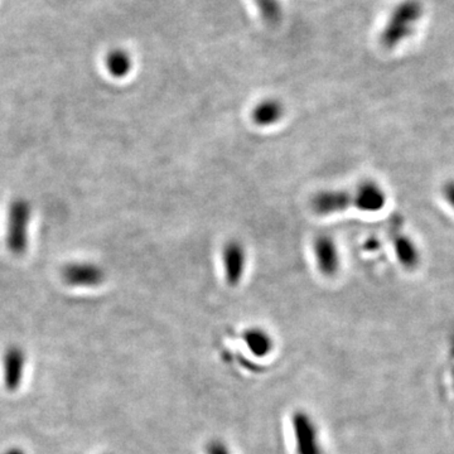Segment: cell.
I'll list each match as a JSON object with an SVG mask.
<instances>
[{"label":"cell","instance_id":"1","mask_svg":"<svg viewBox=\"0 0 454 454\" xmlns=\"http://www.w3.org/2000/svg\"><path fill=\"white\" fill-rule=\"evenodd\" d=\"M386 204V193L372 181L362 182L352 190L322 191L312 198V210L317 215H332L351 207L365 212H377Z\"/></svg>","mask_w":454,"mask_h":454},{"label":"cell","instance_id":"2","mask_svg":"<svg viewBox=\"0 0 454 454\" xmlns=\"http://www.w3.org/2000/svg\"><path fill=\"white\" fill-rule=\"evenodd\" d=\"M423 15L419 0H402L388 17L386 26L380 34V42L385 48H395L414 33L415 24Z\"/></svg>","mask_w":454,"mask_h":454},{"label":"cell","instance_id":"3","mask_svg":"<svg viewBox=\"0 0 454 454\" xmlns=\"http://www.w3.org/2000/svg\"><path fill=\"white\" fill-rule=\"evenodd\" d=\"M32 209L24 198H17L9 206L7 218V246L14 255H23L28 248V229Z\"/></svg>","mask_w":454,"mask_h":454},{"label":"cell","instance_id":"4","mask_svg":"<svg viewBox=\"0 0 454 454\" xmlns=\"http://www.w3.org/2000/svg\"><path fill=\"white\" fill-rule=\"evenodd\" d=\"M292 428L294 433L296 454H323L315 421L304 410H296L292 415Z\"/></svg>","mask_w":454,"mask_h":454},{"label":"cell","instance_id":"5","mask_svg":"<svg viewBox=\"0 0 454 454\" xmlns=\"http://www.w3.org/2000/svg\"><path fill=\"white\" fill-rule=\"evenodd\" d=\"M105 271L98 264L73 262L62 270L65 283L77 288H95L104 283Z\"/></svg>","mask_w":454,"mask_h":454},{"label":"cell","instance_id":"6","mask_svg":"<svg viewBox=\"0 0 454 454\" xmlns=\"http://www.w3.org/2000/svg\"><path fill=\"white\" fill-rule=\"evenodd\" d=\"M27 356L20 346H9L3 356V380L9 393L22 386L26 372Z\"/></svg>","mask_w":454,"mask_h":454},{"label":"cell","instance_id":"7","mask_svg":"<svg viewBox=\"0 0 454 454\" xmlns=\"http://www.w3.org/2000/svg\"><path fill=\"white\" fill-rule=\"evenodd\" d=\"M225 278L230 287H236L244 277L246 268V249L237 240H231L224 246L222 252Z\"/></svg>","mask_w":454,"mask_h":454},{"label":"cell","instance_id":"8","mask_svg":"<svg viewBox=\"0 0 454 454\" xmlns=\"http://www.w3.org/2000/svg\"><path fill=\"white\" fill-rule=\"evenodd\" d=\"M315 257L317 266L324 277L336 275L340 269V252L336 243L329 235H319L315 240Z\"/></svg>","mask_w":454,"mask_h":454},{"label":"cell","instance_id":"9","mask_svg":"<svg viewBox=\"0 0 454 454\" xmlns=\"http://www.w3.org/2000/svg\"><path fill=\"white\" fill-rule=\"evenodd\" d=\"M391 241L395 250L396 257L404 268L415 269L421 263V254L414 241L405 234L394 231L391 234Z\"/></svg>","mask_w":454,"mask_h":454},{"label":"cell","instance_id":"10","mask_svg":"<svg viewBox=\"0 0 454 454\" xmlns=\"http://www.w3.org/2000/svg\"><path fill=\"white\" fill-rule=\"evenodd\" d=\"M284 116V105L277 99L260 101L251 112L252 121L259 126H271L279 123Z\"/></svg>","mask_w":454,"mask_h":454},{"label":"cell","instance_id":"11","mask_svg":"<svg viewBox=\"0 0 454 454\" xmlns=\"http://www.w3.org/2000/svg\"><path fill=\"white\" fill-rule=\"evenodd\" d=\"M243 340L251 354L257 357H266L274 349V340L265 329L260 327L245 329Z\"/></svg>","mask_w":454,"mask_h":454},{"label":"cell","instance_id":"12","mask_svg":"<svg viewBox=\"0 0 454 454\" xmlns=\"http://www.w3.org/2000/svg\"><path fill=\"white\" fill-rule=\"evenodd\" d=\"M105 67L112 77L123 79L132 71V56L123 48H112L106 54Z\"/></svg>","mask_w":454,"mask_h":454},{"label":"cell","instance_id":"13","mask_svg":"<svg viewBox=\"0 0 454 454\" xmlns=\"http://www.w3.org/2000/svg\"><path fill=\"white\" fill-rule=\"evenodd\" d=\"M259 13L270 26H277L283 18V9L279 0H254Z\"/></svg>","mask_w":454,"mask_h":454},{"label":"cell","instance_id":"14","mask_svg":"<svg viewBox=\"0 0 454 454\" xmlns=\"http://www.w3.org/2000/svg\"><path fill=\"white\" fill-rule=\"evenodd\" d=\"M206 454H231V452L224 441L212 439L206 446Z\"/></svg>","mask_w":454,"mask_h":454},{"label":"cell","instance_id":"15","mask_svg":"<svg viewBox=\"0 0 454 454\" xmlns=\"http://www.w3.org/2000/svg\"><path fill=\"white\" fill-rule=\"evenodd\" d=\"M441 195H443V198L446 199V202L454 210V179L448 181L447 183L443 186Z\"/></svg>","mask_w":454,"mask_h":454},{"label":"cell","instance_id":"16","mask_svg":"<svg viewBox=\"0 0 454 454\" xmlns=\"http://www.w3.org/2000/svg\"><path fill=\"white\" fill-rule=\"evenodd\" d=\"M6 454H27L22 448H10L9 451L6 452Z\"/></svg>","mask_w":454,"mask_h":454}]
</instances>
